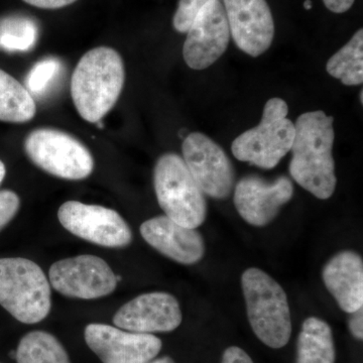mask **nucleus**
Listing matches in <instances>:
<instances>
[{"mask_svg": "<svg viewBox=\"0 0 363 363\" xmlns=\"http://www.w3.org/2000/svg\"><path fill=\"white\" fill-rule=\"evenodd\" d=\"M60 66L61 64L58 60L54 58L45 59L35 64L26 78V89L30 94H42L58 73Z\"/></svg>", "mask_w": 363, "mask_h": 363, "instance_id": "obj_23", "label": "nucleus"}, {"mask_svg": "<svg viewBox=\"0 0 363 363\" xmlns=\"http://www.w3.org/2000/svg\"><path fill=\"white\" fill-rule=\"evenodd\" d=\"M248 321L262 343L274 350L286 346L292 335V319L284 289L269 274L250 267L241 277Z\"/></svg>", "mask_w": 363, "mask_h": 363, "instance_id": "obj_3", "label": "nucleus"}, {"mask_svg": "<svg viewBox=\"0 0 363 363\" xmlns=\"http://www.w3.org/2000/svg\"><path fill=\"white\" fill-rule=\"evenodd\" d=\"M157 202L172 220L197 228L207 216V203L183 157L166 154L157 160L154 172Z\"/></svg>", "mask_w": 363, "mask_h": 363, "instance_id": "obj_5", "label": "nucleus"}, {"mask_svg": "<svg viewBox=\"0 0 363 363\" xmlns=\"http://www.w3.org/2000/svg\"><path fill=\"white\" fill-rule=\"evenodd\" d=\"M293 195L292 181L285 176L272 183L259 176H247L235 186L234 205L248 224L264 227L276 218L281 207L290 201Z\"/></svg>", "mask_w": 363, "mask_h": 363, "instance_id": "obj_13", "label": "nucleus"}, {"mask_svg": "<svg viewBox=\"0 0 363 363\" xmlns=\"http://www.w3.org/2000/svg\"><path fill=\"white\" fill-rule=\"evenodd\" d=\"M6 166H4V162L0 161V185H1L2 181H4V177H6Z\"/></svg>", "mask_w": 363, "mask_h": 363, "instance_id": "obj_31", "label": "nucleus"}, {"mask_svg": "<svg viewBox=\"0 0 363 363\" xmlns=\"http://www.w3.org/2000/svg\"><path fill=\"white\" fill-rule=\"evenodd\" d=\"M326 70L344 85L357 86L363 82V30H358L350 42L327 62Z\"/></svg>", "mask_w": 363, "mask_h": 363, "instance_id": "obj_21", "label": "nucleus"}, {"mask_svg": "<svg viewBox=\"0 0 363 363\" xmlns=\"http://www.w3.org/2000/svg\"><path fill=\"white\" fill-rule=\"evenodd\" d=\"M304 7L307 11L312 9V1L311 0H306L304 2Z\"/></svg>", "mask_w": 363, "mask_h": 363, "instance_id": "obj_32", "label": "nucleus"}, {"mask_svg": "<svg viewBox=\"0 0 363 363\" xmlns=\"http://www.w3.org/2000/svg\"><path fill=\"white\" fill-rule=\"evenodd\" d=\"M26 4L43 9H58L70 6L77 0H23Z\"/></svg>", "mask_w": 363, "mask_h": 363, "instance_id": "obj_27", "label": "nucleus"}, {"mask_svg": "<svg viewBox=\"0 0 363 363\" xmlns=\"http://www.w3.org/2000/svg\"><path fill=\"white\" fill-rule=\"evenodd\" d=\"M38 38L35 21L25 16H9L0 21V49L26 52L32 49Z\"/></svg>", "mask_w": 363, "mask_h": 363, "instance_id": "obj_22", "label": "nucleus"}, {"mask_svg": "<svg viewBox=\"0 0 363 363\" xmlns=\"http://www.w3.org/2000/svg\"><path fill=\"white\" fill-rule=\"evenodd\" d=\"M288 104L274 97L264 105L259 125L238 136L233 143V156L259 168L271 169L292 147L295 124L286 117Z\"/></svg>", "mask_w": 363, "mask_h": 363, "instance_id": "obj_6", "label": "nucleus"}, {"mask_svg": "<svg viewBox=\"0 0 363 363\" xmlns=\"http://www.w3.org/2000/svg\"><path fill=\"white\" fill-rule=\"evenodd\" d=\"M21 206L20 197L11 190L0 191V230L16 216Z\"/></svg>", "mask_w": 363, "mask_h": 363, "instance_id": "obj_25", "label": "nucleus"}, {"mask_svg": "<svg viewBox=\"0 0 363 363\" xmlns=\"http://www.w3.org/2000/svg\"><path fill=\"white\" fill-rule=\"evenodd\" d=\"M140 234L150 247L179 264H194L205 255V241L196 228L181 225L168 216L143 222Z\"/></svg>", "mask_w": 363, "mask_h": 363, "instance_id": "obj_16", "label": "nucleus"}, {"mask_svg": "<svg viewBox=\"0 0 363 363\" xmlns=\"http://www.w3.org/2000/svg\"><path fill=\"white\" fill-rule=\"evenodd\" d=\"M183 160L204 194L225 199L235 182L233 162L209 136L190 133L182 145Z\"/></svg>", "mask_w": 363, "mask_h": 363, "instance_id": "obj_10", "label": "nucleus"}, {"mask_svg": "<svg viewBox=\"0 0 363 363\" xmlns=\"http://www.w3.org/2000/svg\"><path fill=\"white\" fill-rule=\"evenodd\" d=\"M221 363H255L252 357L238 346H231L224 351Z\"/></svg>", "mask_w": 363, "mask_h": 363, "instance_id": "obj_26", "label": "nucleus"}, {"mask_svg": "<svg viewBox=\"0 0 363 363\" xmlns=\"http://www.w3.org/2000/svg\"><path fill=\"white\" fill-rule=\"evenodd\" d=\"M229 40L225 9L220 0H212L203 7L188 30L184 60L191 69L204 70L225 52Z\"/></svg>", "mask_w": 363, "mask_h": 363, "instance_id": "obj_11", "label": "nucleus"}, {"mask_svg": "<svg viewBox=\"0 0 363 363\" xmlns=\"http://www.w3.org/2000/svg\"><path fill=\"white\" fill-rule=\"evenodd\" d=\"M335 343L330 326L319 318H307L298 334L296 363H335Z\"/></svg>", "mask_w": 363, "mask_h": 363, "instance_id": "obj_18", "label": "nucleus"}, {"mask_svg": "<svg viewBox=\"0 0 363 363\" xmlns=\"http://www.w3.org/2000/svg\"><path fill=\"white\" fill-rule=\"evenodd\" d=\"M37 106L30 91L0 69V121L25 123L35 116Z\"/></svg>", "mask_w": 363, "mask_h": 363, "instance_id": "obj_19", "label": "nucleus"}, {"mask_svg": "<svg viewBox=\"0 0 363 363\" xmlns=\"http://www.w3.org/2000/svg\"><path fill=\"white\" fill-rule=\"evenodd\" d=\"M145 363H176L174 362L173 359H172L169 357H162L160 358H156V359H152L150 360V362H145Z\"/></svg>", "mask_w": 363, "mask_h": 363, "instance_id": "obj_30", "label": "nucleus"}, {"mask_svg": "<svg viewBox=\"0 0 363 363\" xmlns=\"http://www.w3.org/2000/svg\"><path fill=\"white\" fill-rule=\"evenodd\" d=\"M334 118L321 111L306 112L295 124L290 174L301 187L318 199L327 200L337 179L333 150Z\"/></svg>", "mask_w": 363, "mask_h": 363, "instance_id": "obj_1", "label": "nucleus"}, {"mask_svg": "<svg viewBox=\"0 0 363 363\" xmlns=\"http://www.w3.org/2000/svg\"><path fill=\"white\" fill-rule=\"evenodd\" d=\"M52 294L45 272L33 260L0 259V305L18 321L35 324L51 311Z\"/></svg>", "mask_w": 363, "mask_h": 363, "instance_id": "obj_4", "label": "nucleus"}, {"mask_svg": "<svg viewBox=\"0 0 363 363\" xmlns=\"http://www.w3.org/2000/svg\"><path fill=\"white\" fill-rule=\"evenodd\" d=\"M180 304L164 292L143 294L123 305L116 313L113 323L135 333H164L176 330L182 323Z\"/></svg>", "mask_w": 363, "mask_h": 363, "instance_id": "obj_15", "label": "nucleus"}, {"mask_svg": "<svg viewBox=\"0 0 363 363\" xmlns=\"http://www.w3.org/2000/svg\"><path fill=\"white\" fill-rule=\"evenodd\" d=\"M125 72L121 55L108 47L86 52L71 80L76 109L88 123H96L113 108L121 96Z\"/></svg>", "mask_w": 363, "mask_h": 363, "instance_id": "obj_2", "label": "nucleus"}, {"mask_svg": "<svg viewBox=\"0 0 363 363\" xmlns=\"http://www.w3.org/2000/svg\"><path fill=\"white\" fill-rule=\"evenodd\" d=\"M18 363H71L61 342L45 331H33L21 338L16 351Z\"/></svg>", "mask_w": 363, "mask_h": 363, "instance_id": "obj_20", "label": "nucleus"}, {"mask_svg": "<svg viewBox=\"0 0 363 363\" xmlns=\"http://www.w3.org/2000/svg\"><path fill=\"white\" fill-rule=\"evenodd\" d=\"M325 286L342 311L352 314L363 308V262L351 250L334 255L322 272Z\"/></svg>", "mask_w": 363, "mask_h": 363, "instance_id": "obj_17", "label": "nucleus"}, {"mask_svg": "<svg viewBox=\"0 0 363 363\" xmlns=\"http://www.w3.org/2000/svg\"><path fill=\"white\" fill-rule=\"evenodd\" d=\"M26 156L50 175L65 180L88 178L94 168L90 150L64 131L39 128L26 136Z\"/></svg>", "mask_w": 363, "mask_h": 363, "instance_id": "obj_7", "label": "nucleus"}, {"mask_svg": "<svg viewBox=\"0 0 363 363\" xmlns=\"http://www.w3.org/2000/svg\"><path fill=\"white\" fill-rule=\"evenodd\" d=\"M51 285L69 298L92 300L116 290V274L101 257L78 255L55 262L49 271Z\"/></svg>", "mask_w": 363, "mask_h": 363, "instance_id": "obj_9", "label": "nucleus"}, {"mask_svg": "<svg viewBox=\"0 0 363 363\" xmlns=\"http://www.w3.org/2000/svg\"><path fill=\"white\" fill-rule=\"evenodd\" d=\"M230 35L236 45L252 57L271 47L274 23L267 0H223Z\"/></svg>", "mask_w": 363, "mask_h": 363, "instance_id": "obj_14", "label": "nucleus"}, {"mask_svg": "<svg viewBox=\"0 0 363 363\" xmlns=\"http://www.w3.org/2000/svg\"><path fill=\"white\" fill-rule=\"evenodd\" d=\"M355 0H323L325 6L335 13H343L350 11Z\"/></svg>", "mask_w": 363, "mask_h": 363, "instance_id": "obj_29", "label": "nucleus"}, {"mask_svg": "<svg viewBox=\"0 0 363 363\" xmlns=\"http://www.w3.org/2000/svg\"><path fill=\"white\" fill-rule=\"evenodd\" d=\"M58 218L69 233L100 247H125L133 241L130 226L111 208L68 201L59 208Z\"/></svg>", "mask_w": 363, "mask_h": 363, "instance_id": "obj_8", "label": "nucleus"}, {"mask_svg": "<svg viewBox=\"0 0 363 363\" xmlns=\"http://www.w3.org/2000/svg\"><path fill=\"white\" fill-rule=\"evenodd\" d=\"M212 0H180L173 18V26L177 32H188L200 11Z\"/></svg>", "mask_w": 363, "mask_h": 363, "instance_id": "obj_24", "label": "nucleus"}, {"mask_svg": "<svg viewBox=\"0 0 363 363\" xmlns=\"http://www.w3.org/2000/svg\"><path fill=\"white\" fill-rule=\"evenodd\" d=\"M350 330L351 334L358 340L363 338V308L352 313L350 319Z\"/></svg>", "mask_w": 363, "mask_h": 363, "instance_id": "obj_28", "label": "nucleus"}, {"mask_svg": "<svg viewBox=\"0 0 363 363\" xmlns=\"http://www.w3.org/2000/svg\"><path fill=\"white\" fill-rule=\"evenodd\" d=\"M84 337L104 363H145L154 359L162 347L154 334L135 333L106 324H89Z\"/></svg>", "mask_w": 363, "mask_h": 363, "instance_id": "obj_12", "label": "nucleus"}]
</instances>
